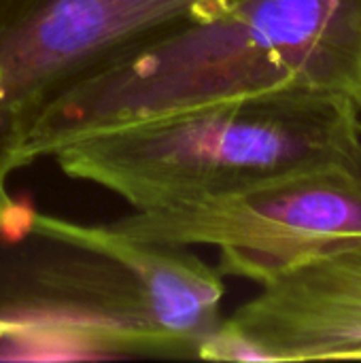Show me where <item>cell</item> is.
Instances as JSON below:
<instances>
[{
  "label": "cell",
  "mask_w": 361,
  "mask_h": 363,
  "mask_svg": "<svg viewBox=\"0 0 361 363\" xmlns=\"http://www.w3.org/2000/svg\"><path fill=\"white\" fill-rule=\"evenodd\" d=\"M223 296L219 270L185 247L0 200V342L49 357L198 359Z\"/></svg>",
  "instance_id": "6da1fadb"
},
{
  "label": "cell",
  "mask_w": 361,
  "mask_h": 363,
  "mask_svg": "<svg viewBox=\"0 0 361 363\" xmlns=\"http://www.w3.org/2000/svg\"><path fill=\"white\" fill-rule=\"evenodd\" d=\"M360 68L361 0H221L60 94L34 121L23 160L109 128L274 89L355 100Z\"/></svg>",
  "instance_id": "7a4b0ae2"
},
{
  "label": "cell",
  "mask_w": 361,
  "mask_h": 363,
  "mask_svg": "<svg viewBox=\"0 0 361 363\" xmlns=\"http://www.w3.org/2000/svg\"><path fill=\"white\" fill-rule=\"evenodd\" d=\"M72 181L153 211L343 164L361 170L351 96L274 89L109 128L51 155Z\"/></svg>",
  "instance_id": "3957f363"
},
{
  "label": "cell",
  "mask_w": 361,
  "mask_h": 363,
  "mask_svg": "<svg viewBox=\"0 0 361 363\" xmlns=\"http://www.w3.org/2000/svg\"><path fill=\"white\" fill-rule=\"evenodd\" d=\"M111 225L151 245L215 249L221 277L262 285L361 240V170L309 168L187 204L132 211Z\"/></svg>",
  "instance_id": "277c9868"
},
{
  "label": "cell",
  "mask_w": 361,
  "mask_h": 363,
  "mask_svg": "<svg viewBox=\"0 0 361 363\" xmlns=\"http://www.w3.org/2000/svg\"><path fill=\"white\" fill-rule=\"evenodd\" d=\"M221 0H0V200L38 115L70 85Z\"/></svg>",
  "instance_id": "5b68a950"
},
{
  "label": "cell",
  "mask_w": 361,
  "mask_h": 363,
  "mask_svg": "<svg viewBox=\"0 0 361 363\" xmlns=\"http://www.w3.org/2000/svg\"><path fill=\"white\" fill-rule=\"evenodd\" d=\"M202 345L209 362L361 359V240L260 285Z\"/></svg>",
  "instance_id": "8992f818"
},
{
  "label": "cell",
  "mask_w": 361,
  "mask_h": 363,
  "mask_svg": "<svg viewBox=\"0 0 361 363\" xmlns=\"http://www.w3.org/2000/svg\"><path fill=\"white\" fill-rule=\"evenodd\" d=\"M355 102H357V108L361 113V68H360V81H357V94H355Z\"/></svg>",
  "instance_id": "52a82bcc"
}]
</instances>
